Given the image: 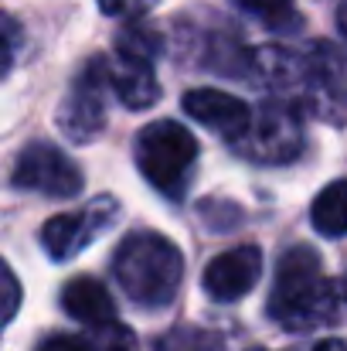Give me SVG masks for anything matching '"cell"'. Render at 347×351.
I'll return each mask as SVG.
<instances>
[{
	"label": "cell",
	"instance_id": "d6986e66",
	"mask_svg": "<svg viewBox=\"0 0 347 351\" xmlns=\"http://www.w3.org/2000/svg\"><path fill=\"white\" fill-rule=\"evenodd\" d=\"M150 0H99V7L110 14V17H123V14H136L143 10Z\"/></svg>",
	"mask_w": 347,
	"mask_h": 351
},
{
	"label": "cell",
	"instance_id": "ac0fdd59",
	"mask_svg": "<svg viewBox=\"0 0 347 351\" xmlns=\"http://www.w3.org/2000/svg\"><path fill=\"white\" fill-rule=\"evenodd\" d=\"M38 351H92V338H86V335H51L38 345Z\"/></svg>",
	"mask_w": 347,
	"mask_h": 351
},
{
	"label": "cell",
	"instance_id": "2e32d148",
	"mask_svg": "<svg viewBox=\"0 0 347 351\" xmlns=\"http://www.w3.org/2000/svg\"><path fill=\"white\" fill-rule=\"evenodd\" d=\"M17 307H21V283H17V276L10 273V266L0 259V335H3V328L14 321Z\"/></svg>",
	"mask_w": 347,
	"mask_h": 351
},
{
	"label": "cell",
	"instance_id": "9c48e42d",
	"mask_svg": "<svg viewBox=\"0 0 347 351\" xmlns=\"http://www.w3.org/2000/svg\"><path fill=\"white\" fill-rule=\"evenodd\" d=\"M259 276H262V252L255 245H235L205 266V290L211 300L231 304L242 300L259 283Z\"/></svg>",
	"mask_w": 347,
	"mask_h": 351
},
{
	"label": "cell",
	"instance_id": "7c38bea8",
	"mask_svg": "<svg viewBox=\"0 0 347 351\" xmlns=\"http://www.w3.org/2000/svg\"><path fill=\"white\" fill-rule=\"evenodd\" d=\"M313 229L327 239L347 235V181H331L310 205Z\"/></svg>",
	"mask_w": 347,
	"mask_h": 351
},
{
	"label": "cell",
	"instance_id": "5bb4252c",
	"mask_svg": "<svg viewBox=\"0 0 347 351\" xmlns=\"http://www.w3.org/2000/svg\"><path fill=\"white\" fill-rule=\"evenodd\" d=\"M235 3L269 27H286L296 21V0H235Z\"/></svg>",
	"mask_w": 347,
	"mask_h": 351
},
{
	"label": "cell",
	"instance_id": "3957f363",
	"mask_svg": "<svg viewBox=\"0 0 347 351\" xmlns=\"http://www.w3.org/2000/svg\"><path fill=\"white\" fill-rule=\"evenodd\" d=\"M198 160V140L191 130H184L174 119H157L146 123L136 133V167L140 174L160 188V191H177L188 178V171Z\"/></svg>",
	"mask_w": 347,
	"mask_h": 351
},
{
	"label": "cell",
	"instance_id": "5b68a950",
	"mask_svg": "<svg viewBox=\"0 0 347 351\" xmlns=\"http://www.w3.org/2000/svg\"><path fill=\"white\" fill-rule=\"evenodd\" d=\"M235 150H242L248 160L259 164H286L303 150V119L290 103H266L248 130L235 140Z\"/></svg>",
	"mask_w": 347,
	"mask_h": 351
},
{
	"label": "cell",
	"instance_id": "44dd1931",
	"mask_svg": "<svg viewBox=\"0 0 347 351\" xmlns=\"http://www.w3.org/2000/svg\"><path fill=\"white\" fill-rule=\"evenodd\" d=\"M337 27H341V34L347 38V0H341V7H337Z\"/></svg>",
	"mask_w": 347,
	"mask_h": 351
},
{
	"label": "cell",
	"instance_id": "7402d4cb",
	"mask_svg": "<svg viewBox=\"0 0 347 351\" xmlns=\"http://www.w3.org/2000/svg\"><path fill=\"white\" fill-rule=\"evenodd\" d=\"M252 351H266V348H252Z\"/></svg>",
	"mask_w": 347,
	"mask_h": 351
},
{
	"label": "cell",
	"instance_id": "9a60e30c",
	"mask_svg": "<svg viewBox=\"0 0 347 351\" xmlns=\"http://www.w3.org/2000/svg\"><path fill=\"white\" fill-rule=\"evenodd\" d=\"M21 41H24L21 24H17L7 10H0V79L14 69V58H17V51H21Z\"/></svg>",
	"mask_w": 347,
	"mask_h": 351
},
{
	"label": "cell",
	"instance_id": "8fae6325",
	"mask_svg": "<svg viewBox=\"0 0 347 351\" xmlns=\"http://www.w3.org/2000/svg\"><path fill=\"white\" fill-rule=\"evenodd\" d=\"M62 307L68 317H75L79 324L99 331V328H110L116 324V304L110 297V290L92 280V276H75L65 283L62 290Z\"/></svg>",
	"mask_w": 347,
	"mask_h": 351
},
{
	"label": "cell",
	"instance_id": "52a82bcc",
	"mask_svg": "<svg viewBox=\"0 0 347 351\" xmlns=\"http://www.w3.org/2000/svg\"><path fill=\"white\" fill-rule=\"evenodd\" d=\"M10 181H14V188L41 191L48 198H75L82 191L79 164L65 150H58L55 143H44V140H34L17 154Z\"/></svg>",
	"mask_w": 347,
	"mask_h": 351
},
{
	"label": "cell",
	"instance_id": "277c9868",
	"mask_svg": "<svg viewBox=\"0 0 347 351\" xmlns=\"http://www.w3.org/2000/svg\"><path fill=\"white\" fill-rule=\"evenodd\" d=\"M160 51L157 31L133 24L119 34L116 41V58H106L110 69V86L119 96L123 106L129 110H150L160 96L157 75H153V58Z\"/></svg>",
	"mask_w": 347,
	"mask_h": 351
},
{
	"label": "cell",
	"instance_id": "8992f818",
	"mask_svg": "<svg viewBox=\"0 0 347 351\" xmlns=\"http://www.w3.org/2000/svg\"><path fill=\"white\" fill-rule=\"evenodd\" d=\"M113 86H110L106 58H92L72 82L65 103L58 106V130L75 143H89L92 136H99V130L106 126V93Z\"/></svg>",
	"mask_w": 347,
	"mask_h": 351
},
{
	"label": "cell",
	"instance_id": "e0dca14e",
	"mask_svg": "<svg viewBox=\"0 0 347 351\" xmlns=\"http://www.w3.org/2000/svg\"><path fill=\"white\" fill-rule=\"evenodd\" d=\"M92 338V351H136V341H133V331L123 328L119 321L110 324V328H99Z\"/></svg>",
	"mask_w": 347,
	"mask_h": 351
},
{
	"label": "cell",
	"instance_id": "6da1fadb",
	"mask_svg": "<svg viewBox=\"0 0 347 351\" xmlns=\"http://www.w3.org/2000/svg\"><path fill=\"white\" fill-rule=\"evenodd\" d=\"M269 317L286 331H317L337 321V290L310 245L283 252L269 293Z\"/></svg>",
	"mask_w": 347,
	"mask_h": 351
},
{
	"label": "cell",
	"instance_id": "ffe728a7",
	"mask_svg": "<svg viewBox=\"0 0 347 351\" xmlns=\"http://www.w3.org/2000/svg\"><path fill=\"white\" fill-rule=\"evenodd\" d=\"M313 351H347V341H341V338H327V341H320Z\"/></svg>",
	"mask_w": 347,
	"mask_h": 351
},
{
	"label": "cell",
	"instance_id": "4fadbf2b",
	"mask_svg": "<svg viewBox=\"0 0 347 351\" xmlns=\"http://www.w3.org/2000/svg\"><path fill=\"white\" fill-rule=\"evenodd\" d=\"M157 351H225L222 338L215 331H205V328H170L160 341Z\"/></svg>",
	"mask_w": 347,
	"mask_h": 351
},
{
	"label": "cell",
	"instance_id": "ba28073f",
	"mask_svg": "<svg viewBox=\"0 0 347 351\" xmlns=\"http://www.w3.org/2000/svg\"><path fill=\"white\" fill-rule=\"evenodd\" d=\"M116 219H119V205L113 198H96L92 205H86L79 212H65V215L48 219L41 229V245L48 249L51 259L65 263V259L79 256L86 245H92Z\"/></svg>",
	"mask_w": 347,
	"mask_h": 351
},
{
	"label": "cell",
	"instance_id": "7a4b0ae2",
	"mask_svg": "<svg viewBox=\"0 0 347 351\" xmlns=\"http://www.w3.org/2000/svg\"><path fill=\"white\" fill-rule=\"evenodd\" d=\"M113 273L123 293L140 307H167L184 280L181 249L160 232H133L119 242Z\"/></svg>",
	"mask_w": 347,
	"mask_h": 351
},
{
	"label": "cell",
	"instance_id": "30bf717a",
	"mask_svg": "<svg viewBox=\"0 0 347 351\" xmlns=\"http://www.w3.org/2000/svg\"><path fill=\"white\" fill-rule=\"evenodd\" d=\"M184 113L191 119H198L201 126L222 133L231 143L252 123V110L238 96L222 93V89H191V93H184Z\"/></svg>",
	"mask_w": 347,
	"mask_h": 351
}]
</instances>
